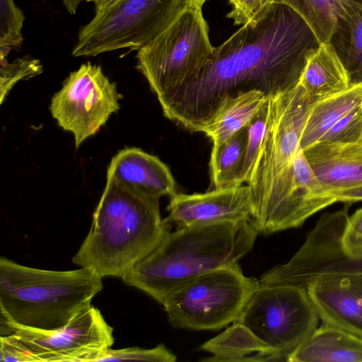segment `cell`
<instances>
[{
    "instance_id": "6da1fadb",
    "label": "cell",
    "mask_w": 362,
    "mask_h": 362,
    "mask_svg": "<svg viewBox=\"0 0 362 362\" xmlns=\"http://www.w3.org/2000/svg\"><path fill=\"white\" fill-rule=\"evenodd\" d=\"M321 43L288 6L268 3L214 47L198 74L160 103L165 117L199 132L227 96L257 90L274 96L296 86Z\"/></svg>"
},
{
    "instance_id": "7a4b0ae2",
    "label": "cell",
    "mask_w": 362,
    "mask_h": 362,
    "mask_svg": "<svg viewBox=\"0 0 362 362\" xmlns=\"http://www.w3.org/2000/svg\"><path fill=\"white\" fill-rule=\"evenodd\" d=\"M159 199L107 180L73 262L103 278L122 279L170 232L171 223L161 217Z\"/></svg>"
},
{
    "instance_id": "3957f363",
    "label": "cell",
    "mask_w": 362,
    "mask_h": 362,
    "mask_svg": "<svg viewBox=\"0 0 362 362\" xmlns=\"http://www.w3.org/2000/svg\"><path fill=\"white\" fill-rule=\"evenodd\" d=\"M258 233L250 221L178 227L122 279L163 304L192 279L238 264L252 250Z\"/></svg>"
},
{
    "instance_id": "277c9868",
    "label": "cell",
    "mask_w": 362,
    "mask_h": 362,
    "mask_svg": "<svg viewBox=\"0 0 362 362\" xmlns=\"http://www.w3.org/2000/svg\"><path fill=\"white\" fill-rule=\"evenodd\" d=\"M103 277L81 267L52 271L0 259L1 318L18 325L52 330L91 305Z\"/></svg>"
},
{
    "instance_id": "5b68a950",
    "label": "cell",
    "mask_w": 362,
    "mask_h": 362,
    "mask_svg": "<svg viewBox=\"0 0 362 362\" xmlns=\"http://www.w3.org/2000/svg\"><path fill=\"white\" fill-rule=\"evenodd\" d=\"M213 49L202 7H186L164 31L137 51L136 68L160 104L198 74Z\"/></svg>"
},
{
    "instance_id": "8992f818",
    "label": "cell",
    "mask_w": 362,
    "mask_h": 362,
    "mask_svg": "<svg viewBox=\"0 0 362 362\" xmlns=\"http://www.w3.org/2000/svg\"><path fill=\"white\" fill-rule=\"evenodd\" d=\"M259 280L243 274L239 264L205 273L173 291L163 305L172 326L218 330L235 322Z\"/></svg>"
},
{
    "instance_id": "52a82bcc",
    "label": "cell",
    "mask_w": 362,
    "mask_h": 362,
    "mask_svg": "<svg viewBox=\"0 0 362 362\" xmlns=\"http://www.w3.org/2000/svg\"><path fill=\"white\" fill-rule=\"evenodd\" d=\"M186 7V0H118L80 28L71 54L95 57L124 48L138 51Z\"/></svg>"
},
{
    "instance_id": "ba28073f",
    "label": "cell",
    "mask_w": 362,
    "mask_h": 362,
    "mask_svg": "<svg viewBox=\"0 0 362 362\" xmlns=\"http://www.w3.org/2000/svg\"><path fill=\"white\" fill-rule=\"evenodd\" d=\"M314 103L299 83L289 90L269 97L267 132L246 182L251 194L252 218L291 171Z\"/></svg>"
},
{
    "instance_id": "9c48e42d",
    "label": "cell",
    "mask_w": 362,
    "mask_h": 362,
    "mask_svg": "<svg viewBox=\"0 0 362 362\" xmlns=\"http://www.w3.org/2000/svg\"><path fill=\"white\" fill-rule=\"evenodd\" d=\"M319 319L306 288L259 284L235 322L246 326L279 361H286L318 327Z\"/></svg>"
},
{
    "instance_id": "30bf717a",
    "label": "cell",
    "mask_w": 362,
    "mask_h": 362,
    "mask_svg": "<svg viewBox=\"0 0 362 362\" xmlns=\"http://www.w3.org/2000/svg\"><path fill=\"white\" fill-rule=\"evenodd\" d=\"M349 219L347 207L324 214L293 257L264 273L259 284L306 288L317 279L362 272V247L352 250L344 242Z\"/></svg>"
},
{
    "instance_id": "8fae6325",
    "label": "cell",
    "mask_w": 362,
    "mask_h": 362,
    "mask_svg": "<svg viewBox=\"0 0 362 362\" xmlns=\"http://www.w3.org/2000/svg\"><path fill=\"white\" fill-rule=\"evenodd\" d=\"M0 334L11 335L35 362H96L114 344L113 328L93 305L52 330L23 327L1 318Z\"/></svg>"
},
{
    "instance_id": "7c38bea8",
    "label": "cell",
    "mask_w": 362,
    "mask_h": 362,
    "mask_svg": "<svg viewBox=\"0 0 362 362\" xmlns=\"http://www.w3.org/2000/svg\"><path fill=\"white\" fill-rule=\"evenodd\" d=\"M119 99L116 83L100 66L87 63L66 78L51 100L50 111L58 125L73 134L77 148L119 109Z\"/></svg>"
},
{
    "instance_id": "4fadbf2b",
    "label": "cell",
    "mask_w": 362,
    "mask_h": 362,
    "mask_svg": "<svg viewBox=\"0 0 362 362\" xmlns=\"http://www.w3.org/2000/svg\"><path fill=\"white\" fill-rule=\"evenodd\" d=\"M168 220L178 227L252 220V206L247 185L214 188L204 193L177 192L167 207Z\"/></svg>"
},
{
    "instance_id": "5bb4252c",
    "label": "cell",
    "mask_w": 362,
    "mask_h": 362,
    "mask_svg": "<svg viewBox=\"0 0 362 362\" xmlns=\"http://www.w3.org/2000/svg\"><path fill=\"white\" fill-rule=\"evenodd\" d=\"M306 289L322 322L362 337V272L317 279Z\"/></svg>"
},
{
    "instance_id": "9a60e30c",
    "label": "cell",
    "mask_w": 362,
    "mask_h": 362,
    "mask_svg": "<svg viewBox=\"0 0 362 362\" xmlns=\"http://www.w3.org/2000/svg\"><path fill=\"white\" fill-rule=\"evenodd\" d=\"M107 180L160 198L176 194L177 183L169 168L157 156L135 147L119 151L111 160Z\"/></svg>"
},
{
    "instance_id": "2e32d148",
    "label": "cell",
    "mask_w": 362,
    "mask_h": 362,
    "mask_svg": "<svg viewBox=\"0 0 362 362\" xmlns=\"http://www.w3.org/2000/svg\"><path fill=\"white\" fill-rule=\"evenodd\" d=\"M303 151L328 196L362 185V142H320Z\"/></svg>"
},
{
    "instance_id": "e0dca14e",
    "label": "cell",
    "mask_w": 362,
    "mask_h": 362,
    "mask_svg": "<svg viewBox=\"0 0 362 362\" xmlns=\"http://www.w3.org/2000/svg\"><path fill=\"white\" fill-rule=\"evenodd\" d=\"M286 361L362 362V337L323 322Z\"/></svg>"
},
{
    "instance_id": "ac0fdd59",
    "label": "cell",
    "mask_w": 362,
    "mask_h": 362,
    "mask_svg": "<svg viewBox=\"0 0 362 362\" xmlns=\"http://www.w3.org/2000/svg\"><path fill=\"white\" fill-rule=\"evenodd\" d=\"M268 98L263 92L257 90L227 96L199 132L211 139L213 148H217L247 127Z\"/></svg>"
},
{
    "instance_id": "d6986e66",
    "label": "cell",
    "mask_w": 362,
    "mask_h": 362,
    "mask_svg": "<svg viewBox=\"0 0 362 362\" xmlns=\"http://www.w3.org/2000/svg\"><path fill=\"white\" fill-rule=\"evenodd\" d=\"M299 83L314 102L351 86L347 72L329 42L321 44L310 57Z\"/></svg>"
},
{
    "instance_id": "ffe728a7",
    "label": "cell",
    "mask_w": 362,
    "mask_h": 362,
    "mask_svg": "<svg viewBox=\"0 0 362 362\" xmlns=\"http://www.w3.org/2000/svg\"><path fill=\"white\" fill-rule=\"evenodd\" d=\"M361 104L362 83L314 103L301 135V148L305 151L317 144L334 124Z\"/></svg>"
},
{
    "instance_id": "44dd1931",
    "label": "cell",
    "mask_w": 362,
    "mask_h": 362,
    "mask_svg": "<svg viewBox=\"0 0 362 362\" xmlns=\"http://www.w3.org/2000/svg\"><path fill=\"white\" fill-rule=\"evenodd\" d=\"M200 349L214 355L202 359L204 361H253L249 356L253 353L264 356L268 361H279L269 348L238 322L202 344Z\"/></svg>"
},
{
    "instance_id": "7402d4cb",
    "label": "cell",
    "mask_w": 362,
    "mask_h": 362,
    "mask_svg": "<svg viewBox=\"0 0 362 362\" xmlns=\"http://www.w3.org/2000/svg\"><path fill=\"white\" fill-rule=\"evenodd\" d=\"M329 42L343 64L351 86L362 83V4L339 18Z\"/></svg>"
},
{
    "instance_id": "603a6c76",
    "label": "cell",
    "mask_w": 362,
    "mask_h": 362,
    "mask_svg": "<svg viewBox=\"0 0 362 362\" xmlns=\"http://www.w3.org/2000/svg\"><path fill=\"white\" fill-rule=\"evenodd\" d=\"M288 6L311 28L321 44L329 42L336 24L347 10L362 0H268Z\"/></svg>"
},
{
    "instance_id": "cb8c5ba5",
    "label": "cell",
    "mask_w": 362,
    "mask_h": 362,
    "mask_svg": "<svg viewBox=\"0 0 362 362\" xmlns=\"http://www.w3.org/2000/svg\"><path fill=\"white\" fill-rule=\"evenodd\" d=\"M247 139V127L217 148H211L209 160L211 183L214 188L238 185Z\"/></svg>"
},
{
    "instance_id": "d4e9b609",
    "label": "cell",
    "mask_w": 362,
    "mask_h": 362,
    "mask_svg": "<svg viewBox=\"0 0 362 362\" xmlns=\"http://www.w3.org/2000/svg\"><path fill=\"white\" fill-rule=\"evenodd\" d=\"M0 57H7L12 49L21 47L25 19L13 0H0Z\"/></svg>"
},
{
    "instance_id": "484cf974",
    "label": "cell",
    "mask_w": 362,
    "mask_h": 362,
    "mask_svg": "<svg viewBox=\"0 0 362 362\" xmlns=\"http://www.w3.org/2000/svg\"><path fill=\"white\" fill-rule=\"evenodd\" d=\"M43 71L37 59L30 56L9 62L7 57H0V103L1 104L12 88L21 80H28Z\"/></svg>"
},
{
    "instance_id": "4316f807",
    "label": "cell",
    "mask_w": 362,
    "mask_h": 362,
    "mask_svg": "<svg viewBox=\"0 0 362 362\" xmlns=\"http://www.w3.org/2000/svg\"><path fill=\"white\" fill-rule=\"evenodd\" d=\"M269 114V98L263 107L247 127V139L242 169L238 185L247 182L250 176L255 159L265 136Z\"/></svg>"
},
{
    "instance_id": "83f0119b",
    "label": "cell",
    "mask_w": 362,
    "mask_h": 362,
    "mask_svg": "<svg viewBox=\"0 0 362 362\" xmlns=\"http://www.w3.org/2000/svg\"><path fill=\"white\" fill-rule=\"evenodd\" d=\"M362 139V104L349 111L334 124L318 142L350 144Z\"/></svg>"
},
{
    "instance_id": "f1b7e54d",
    "label": "cell",
    "mask_w": 362,
    "mask_h": 362,
    "mask_svg": "<svg viewBox=\"0 0 362 362\" xmlns=\"http://www.w3.org/2000/svg\"><path fill=\"white\" fill-rule=\"evenodd\" d=\"M177 356L160 344L152 349L129 347L121 349H108L97 361H139L150 362H175Z\"/></svg>"
},
{
    "instance_id": "f546056e",
    "label": "cell",
    "mask_w": 362,
    "mask_h": 362,
    "mask_svg": "<svg viewBox=\"0 0 362 362\" xmlns=\"http://www.w3.org/2000/svg\"><path fill=\"white\" fill-rule=\"evenodd\" d=\"M233 8L228 17L242 26L252 21L268 4V0H228Z\"/></svg>"
},
{
    "instance_id": "4dcf8cb0",
    "label": "cell",
    "mask_w": 362,
    "mask_h": 362,
    "mask_svg": "<svg viewBox=\"0 0 362 362\" xmlns=\"http://www.w3.org/2000/svg\"><path fill=\"white\" fill-rule=\"evenodd\" d=\"M1 362H35V358L11 336L0 337Z\"/></svg>"
},
{
    "instance_id": "1f68e13d",
    "label": "cell",
    "mask_w": 362,
    "mask_h": 362,
    "mask_svg": "<svg viewBox=\"0 0 362 362\" xmlns=\"http://www.w3.org/2000/svg\"><path fill=\"white\" fill-rule=\"evenodd\" d=\"M345 235L351 240H362V208L349 216Z\"/></svg>"
},
{
    "instance_id": "d6a6232c",
    "label": "cell",
    "mask_w": 362,
    "mask_h": 362,
    "mask_svg": "<svg viewBox=\"0 0 362 362\" xmlns=\"http://www.w3.org/2000/svg\"><path fill=\"white\" fill-rule=\"evenodd\" d=\"M330 197L334 204L336 202L352 204L356 202L362 201V185L332 193Z\"/></svg>"
},
{
    "instance_id": "836d02e7",
    "label": "cell",
    "mask_w": 362,
    "mask_h": 362,
    "mask_svg": "<svg viewBox=\"0 0 362 362\" xmlns=\"http://www.w3.org/2000/svg\"><path fill=\"white\" fill-rule=\"evenodd\" d=\"M117 1L118 0H87V1L93 4L95 13L104 11Z\"/></svg>"
},
{
    "instance_id": "e575fe53",
    "label": "cell",
    "mask_w": 362,
    "mask_h": 362,
    "mask_svg": "<svg viewBox=\"0 0 362 362\" xmlns=\"http://www.w3.org/2000/svg\"><path fill=\"white\" fill-rule=\"evenodd\" d=\"M83 0H62L63 4L70 14H75L78 6Z\"/></svg>"
},
{
    "instance_id": "d590c367",
    "label": "cell",
    "mask_w": 362,
    "mask_h": 362,
    "mask_svg": "<svg viewBox=\"0 0 362 362\" xmlns=\"http://www.w3.org/2000/svg\"><path fill=\"white\" fill-rule=\"evenodd\" d=\"M206 0H186L187 7H202Z\"/></svg>"
},
{
    "instance_id": "8d00e7d4",
    "label": "cell",
    "mask_w": 362,
    "mask_h": 362,
    "mask_svg": "<svg viewBox=\"0 0 362 362\" xmlns=\"http://www.w3.org/2000/svg\"><path fill=\"white\" fill-rule=\"evenodd\" d=\"M360 142H362V139H361V141H360Z\"/></svg>"
}]
</instances>
